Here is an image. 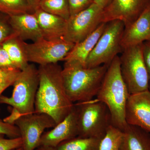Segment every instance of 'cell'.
<instances>
[{
	"instance_id": "1",
	"label": "cell",
	"mask_w": 150,
	"mask_h": 150,
	"mask_svg": "<svg viewBox=\"0 0 150 150\" xmlns=\"http://www.w3.org/2000/svg\"><path fill=\"white\" fill-rule=\"evenodd\" d=\"M62 71L57 63L40 65L38 68L39 86L35 112L48 114L57 124L71 112L74 105L65 90Z\"/></svg>"
},
{
	"instance_id": "2",
	"label": "cell",
	"mask_w": 150,
	"mask_h": 150,
	"mask_svg": "<svg viewBox=\"0 0 150 150\" xmlns=\"http://www.w3.org/2000/svg\"><path fill=\"white\" fill-rule=\"evenodd\" d=\"M129 95L121 75L119 56H117L108 66L96 96L109 109L112 126L122 131L128 125L125 113Z\"/></svg>"
},
{
	"instance_id": "3",
	"label": "cell",
	"mask_w": 150,
	"mask_h": 150,
	"mask_svg": "<svg viewBox=\"0 0 150 150\" xmlns=\"http://www.w3.org/2000/svg\"><path fill=\"white\" fill-rule=\"evenodd\" d=\"M109 65L87 68L78 63L65 62L62 78L70 100L73 103L83 102L96 96Z\"/></svg>"
},
{
	"instance_id": "4",
	"label": "cell",
	"mask_w": 150,
	"mask_h": 150,
	"mask_svg": "<svg viewBox=\"0 0 150 150\" xmlns=\"http://www.w3.org/2000/svg\"><path fill=\"white\" fill-rule=\"evenodd\" d=\"M74 105L76 111L78 137L101 139L112 124L106 105L96 98Z\"/></svg>"
},
{
	"instance_id": "5",
	"label": "cell",
	"mask_w": 150,
	"mask_h": 150,
	"mask_svg": "<svg viewBox=\"0 0 150 150\" xmlns=\"http://www.w3.org/2000/svg\"><path fill=\"white\" fill-rule=\"evenodd\" d=\"M38 69L30 64L21 71L14 82L11 96H1L0 103L8 105L22 115L35 112L36 93L39 86Z\"/></svg>"
},
{
	"instance_id": "6",
	"label": "cell",
	"mask_w": 150,
	"mask_h": 150,
	"mask_svg": "<svg viewBox=\"0 0 150 150\" xmlns=\"http://www.w3.org/2000/svg\"><path fill=\"white\" fill-rule=\"evenodd\" d=\"M120 59L122 78L129 95L149 90L150 79L143 53V43L123 50Z\"/></svg>"
},
{
	"instance_id": "7",
	"label": "cell",
	"mask_w": 150,
	"mask_h": 150,
	"mask_svg": "<svg viewBox=\"0 0 150 150\" xmlns=\"http://www.w3.org/2000/svg\"><path fill=\"white\" fill-rule=\"evenodd\" d=\"M125 27V24L120 20L107 23L104 31L86 60L85 68L110 64L123 51L121 42Z\"/></svg>"
},
{
	"instance_id": "8",
	"label": "cell",
	"mask_w": 150,
	"mask_h": 150,
	"mask_svg": "<svg viewBox=\"0 0 150 150\" xmlns=\"http://www.w3.org/2000/svg\"><path fill=\"white\" fill-rule=\"evenodd\" d=\"M74 45L64 39L48 40L43 38L32 43L23 41L28 62L36 63L39 66L64 61Z\"/></svg>"
},
{
	"instance_id": "9",
	"label": "cell",
	"mask_w": 150,
	"mask_h": 150,
	"mask_svg": "<svg viewBox=\"0 0 150 150\" xmlns=\"http://www.w3.org/2000/svg\"><path fill=\"white\" fill-rule=\"evenodd\" d=\"M103 9L93 3L67 21L64 39L76 44L84 40L103 23Z\"/></svg>"
},
{
	"instance_id": "10",
	"label": "cell",
	"mask_w": 150,
	"mask_h": 150,
	"mask_svg": "<svg viewBox=\"0 0 150 150\" xmlns=\"http://www.w3.org/2000/svg\"><path fill=\"white\" fill-rule=\"evenodd\" d=\"M56 124L54 119L46 113L35 112L21 115L15 125L19 130L23 150H35L39 146L44 130L53 128Z\"/></svg>"
},
{
	"instance_id": "11",
	"label": "cell",
	"mask_w": 150,
	"mask_h": 150,
	"mask_svg": "<svg viewBox=\"0 0 150 150\" xmlns=\"http://www.w3.org/2000/svg\"><path fill=\"white\" fill-rule=\"evenodd\" d=\"M150 5V0H112L103 9V22L113 20L123 21L125 27L137 19Z\"/></svg>"
},
{
	"instance_id": "12",
	"label": "cell",
	"mask_w": 150,
	"mask_h": 150,
	"mask_svg": "<svg viewBox=\"0 0 150 150\" xmlns=\"http://www.w3.org/2000/svg\"><path fill=\"white\" fill-rule=\"evenodd\" d=\"M125 116L127 124L138 126L150 133L149 91L129 95Z\"/></svg>"
},
{
	"instance_id": "13",
	"label": "cell",
	"mask_w": 150,
	"mask_h": 150,
	"mask_svg": "<svg viewBox=\"0 0 150 150\" xmlns=\"http://www.w3.org/2000/svg\"><path fill=\"white\" fill-rule=\"evenodd\" d=\"M78 136L76 111L74 105L72 110L64 120L51 131L43 133L39 146H46L56 148L62 142Z\"/></svg>"
},
{
	"instance_id": "14",
	"label": "cell",
	"mask_w": 150,
	"mask_h": 150,
	"mask_svg": "<svg viewBox=\"0 0 150 150\" xmlns=\"http://www.w3.org/2000/svg\"><path fill=\"white\" fill-rule=\"evenodd\" d=\"M149 40H150V5L132 24L125 27L121 48L123 51Z\"/></svg>"
},
{
	"instance_id": "15",
	"label": "cell",
	"mask_w": 150,
	"mask_h": 150,
	"mask_svg": "<svg viewBox=\"0 0 150 150\" xmlns=\"http://www.w3.org/2000/svg\"><path fill=\"white\" fill-rule=\"evenodd\" d=\"M9 22L18 37L23 41L35 42L43 38L34 13L11 16Z\"/></svg>"
},
{
	"instance_id": "16",
	"label": "cell",
	"mask_w": 150,
	"mask_h": 150,
	"mask_svg": "<svg viewBox=\"0 0 150 150\" xmlns=\"http://www.w3.org/2000/svg\"><path fill=\"white\" fill-rule=\"evenodd\" d=\"M43 38L48 40L64 39L67 21L38 8L34 11Z\"/></svg>"
},
{
	"instance_id": "17",
	"label": "cell",
	"mask_w": 150,
	"mask_h": 150,
	"mask_svg": "<svg viewBox=\"0 0 150 150\" xmlns=\"http://www.w3.org/2000/svg\"><path fill=\"white\" fill-rule=\"evenodd\" d=\"M107 24V23H103L88 37L75 44L64 61L78 63L85 67L86 60L102 35Z\"/></svg>"
},
{
	"instance_id": "18",
	"label": "cell",
	"mask_w": 150,
	"mask_h": 150,
	"mask_svg": "<svg viewBox=\"0 0 150 150\" xmlns=\"http://www.w3.org/2000/svg\"><path fill=\"white\" fill-rule=\"evenodd\" d=\"M120 150H150V133L128 124L123 131Z\"/></svg>"
},
{
	"instance_id": "19",
	"label": "cell",
	"mask_w": 150,
	"mask_h": 150,
	"mask_svg": "<svg viewBox=\"0 0 150 150\" xmlns=\"http://www.w3.org/2000/svg\"><path fill=\"white\" fill-rule=\"evenodd\" d=\"M23 41L16 36L9 38L1 44L14 66L21 71L29 64L23 47Z\"/></svg>"
},
{
	"instance_id": "20",
	"label": "cell",
	"mask_w": 150,
	"mask_h": 150,
	"mask_svg": "<svg viewBox=\"0 0 150 150\" xmlns=\"http://www.w3.org/2000/svg\"><path fill=\"white\" fill-rule=\"evenodd\" d=\"M100 140L77 136L62 142L56 149L57 150H98Z\"/></svg>"
},
{
	"instance_id": "21",
	"label": "cell",
	"mask_w": 150,
	"mask_h": 150,
	"mask_svg": "<svg viewBox=\"0 0 150 150\" xmlns=\"http://www.w3.org/2000/svg\"><path fill=\"white\" fill-rule=\"evenodd\" d=\"M39 8L68 21L70 17L68 0H40Z\"/></svg>"
},
{
	"instance_id": "22",
	"label": "cell",
	"mask_w": 150,
	"mask_h": 150,
	"mask_svg": "<svg viewBox=\"0 0 150 150\" xmlns=\"http://www.w3.org/2000/svg\"><path fill=\"white\" fill-rule=\"evenodd\" d=\"M123 131L112 124L100 140L98 150H120Z\"/></svg>"
},
{
	"instance_id": "23",
	"label": "cell",
	"mask_w": 150,
	"mask_h": 150,
	"mask_svg": "<svg viewBox=\"0 0 150 150\" xmlns=\"http://www.w3.org/2000/svg\"><path fill=\"white\" fill-rule=\"evenodd\" d=\"M34 11L26 0H0V13L9 16L30 13Z\"/></svg>"
},
{
	"instance_id": "24",
	"label": "cell",
	"mask_w": 150,
	"mask_h": 150,
	"mask_svg": "<svg viewBox=\"0 0 150 150\" xmlns=\"http://www.w3.org/2000/svg\"><path fill=\"white\" fill-rule=\"evenodd\" d=\"M21 70L12 69H0V97L5 90L13 85Z\"/></svg>"
},
{
	"instance_id": "25",
	"label": "cell",
	"mask_w": 150,
	"mask_h": 150,
	"mask_svg": "<svg viewBox=\"0 0 150 150\" xmlns=\"http://www.w3.org/2000/svg\"><path fill=\"white\" fill-rule=\"evenodd\" d=\"M16 36L17 35L11 26L9 16L6 14L0 15V45L9 38Z\"/></svg>"
},
{
	"instance_id": "26",
	"label": "cell",
	"mask_w": 150,
	"mask_h": 150,
	"mask_svg": "<svg viewBox=\"0 0 150 150\" xmlns=\"http://www.w3.org/2000/svg\"><path fill=\"white\" fill-rule=\"evenodd\" d=\"M70 17L86 9L94 3V0H68Z\"/></svg>"
},
{
	"instance_id": "27",
	"label": "cell",
	"mask_w": 150,
	"mask_h": 150,
	"mask_svg": "<svg viewBox=\"0 0 150 150\" xmlns=\"http://www.w3.org/2000/svg\"><path fill=\"white\" fill-rule=\"evenodd\" d=\"M5 135L0 134V150H13L22 146L21 137L6 139Z\"/></svg>"
},
{
	"instance_id": "28",
	"label": "cell",
	"mask_w": 150,
	"mask_h": 150,
	"mask_svg": "<svg viewBox=\"0 0 150 150\" xmlns=\"http://www.w3.org/2000/svg\"><path fill=\"white\" fill-rule=\"evenodd\" d=\"M0 134L6 135L10 138L20 137L19 130L15 125L6 123L0 119Z\"/></svg>"
},
{
	"instance_id": "29",
	"label": "cell",
	"mask_w": 150,
	"mask_h": 150,
	"mask_svg": "<svg viewBox=\"0 0 150 150\" xmlns=\"http://www.w3.org/2000/svg\"><path fill=\"white\" fill-rule=\"evenodd\" d=\"M0 69H18L14 66L9 57L8 54L3 48L1 44L0 45Z\"/></svg>"
},
{
	"instance_id": "30",
	"label": "cell",
	"mask_w": 150,
	"mask_h": 150,
	"mask_svg": "<svg viewBox=\"0 0 150 150\" xmlns=\"http://www.w3.org/2000/svg\"><path fill=\"white\" fill-rule=\"evenodd\" d=\"M143 53L150 81V40L143 43Z\"/></svg>"
},
{
	"instance_id": "31",
	"label": "cell",
	"mask_w": 150,
	"mask_h": 150,
	"mask_svg": "<svg viewBox=\"0 0 150 150\" xmlns=\"http://www.w3.org/2000/svg\"><path fill=\"white\" fill-rule=\"evenodd\" d=\"M21 115L20 112L16 109L12 108L10 115L5 118L3 121L8 124L15 125V122Z\"/></svg>"
},
{
	"instance_id": "32",
	"label": "cell",
	"mask_w": 150,
	"mask_h": 150,
	"mask_svg": "<svg viewBox=\"0 0 150 150\" xmlns=\"http://www.w3.org/2000/svg\"><path fill=\"white\" fill-rule=\"evenodd\" d=\"M112 0H94V3L103 9L105 8L110 4Z\"/></svg>"
},
{
	"instance_id": "33",
	"label": "cell",
	"mask_w": 150,
	"mask_h": 150,
	"mask_svg": "<svg viewBox=\"0 0 150 150\" xmlns=\"http://www.w3.org/2000/svg\"><path fill=\"white\" fill-rule=\"evenodd\" d=\"M26 1L34 11L39 8V0H26Z\"/></svg>"
},
{
	"instance_id": "34",
	"label": "cell",
	"mask_w": 150,
	"mask_h": 150,
	"mask_svg": "<svg viewBox=\"0 0 150 150\" xmlns=\"http://www.w3.org/2000/svg\"><path fill=\"white\" fill-rule=\"evenodd\" d=\"M35 150H57L56 148L46 146H39Z\"/></svg>"
},
{
	"instance_id": "35",
	"label": "cell",
	"mask_w": 150,
	"mask_h": 150,
	"mask_svg": "<svg viewBox=\"0 0 150 150\" xmlns=\"http://www.w3.org/2000/svg\"><path fill=\"white\" fill-rule=\"evenodd\" d=\"M13 150H23V149L22 147H21L18 148V149H16Z\"/></svg>"
},
{
	"instance_id": "36",
	"label": "cell",
	"mask_w": 150,
	"mask_h": 150,
	"mask_svg": "<svg viewBox=\"0 0 150 150\" xmlns=\"http://www.w3.org/2000/svg\"><path fill=\"white\" fill-rule=\"evenodd\" d=\"M149 91L150 92V83H149Z\"/></svg>"
},
{
	"instance_id": "37",
	"label": "cell",
	"mask_w": 150,
	"mask_h": 150,
	"mask_svg": "<svg viewBox=\"0 0 150 150\" xmlns=\"http://www.w3.org/2000/svg\"><path fill=\"white\" fill-rule=\"evenodd\" d=\"M39 1H40V0H39Z\"/></svg>"
}]
</instances>
